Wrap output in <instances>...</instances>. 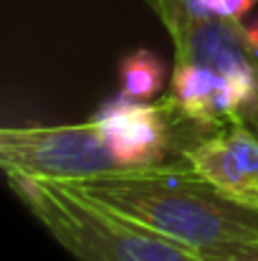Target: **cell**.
I'll return each instance as SVG.
<instances>
[{
  "mask_svg": "<svg viewBox=\"0 0 258 261\" xmlns=\"http://www.w3.org/2000/svg\"><path fill=\"white\" fill-rule=\"evenodd\" d=\"M61 185L195 251L258 241V208L223 195L185 160Z\"/></svg>",
  "mask_w": 258,
  "mask_h": 261,
  "instance_id": "cell-1",
  "label": "cell"
},
{
  "mask_svg": "<svg viewBox=\"0 0 258 261\" xmlns=\"http://www.w3.org/2000/svg\"><path fill=\"white\" fill-rule=\"evenodd\" d=\"M20 203L76 261H203V254L51 180L5 175Z\"/></svg>",
  "mask_w": 258,
  "mask_h": 261,
  "instance_id": "cell-2",
  "label": "cell"
},
{
  "mask_svg": "<svg viewBox=\"0 0 258 261\" xmlns=\"http://www.w3.org/2000/svg\"><path fill=\"white\" fill-rule=\"evenodd\" d=\"M0 165L5 175L51 182L124 173L94 117L84 124H28L0 129Z\"/></svg>",
  "mask_w": 258,
  "mask_h": 261,
  "instance_id": "cell-3",
  "label": "cell"
},
{
  "mask_svg": "<svg viewBox=\"0 0 258 261\" xmlns=\"http://www.w3.org/2000/svg\"><path fill=\"white\" fill-rule=\"evenodd\" d=\"M94 119L122 170H142L167 165L175 150V137L185 119L165 96L157 104L119 96L104 104Z\"/></svg>",
  "mask_w": 258,
  "mask_h": 261,
  "instance_id": "cell-4",
  "label": "cell"
},
{
  "mask_svg": "<svg viewBox=\"0 0 258 261\" xmlns=\"http://www.w3.org/2000/svg\"><path fill=\"white\" fill-rule=\"evenodd\" d=\"M182 160L223 195L258 208V135L246 122L197 137Z\"/></svg>",
  "mask_w": 258,
  "mask_h": 261,
  "instance_id": "cell-5",
  "label": "cell"
},
{
  "mask_svg": "<svg viewBox=\"0 0 258 261\" xmlns=\"http://www.w3.org/2000/svg\"><path fill=\"white\" fill-rule=\"evenodd\" d=\"M167 69L162 59L147 48H137L119 64V91L134 101H150L165 89Z\"/></svg>",
  "mask_w": 258,
  "mask_h": 261,
  "instance_id": "cell-6",
  "label": "cell"
},
{
  "mask_svg": "<svg viewBox=\"0 0 258 261\" xmlns=\"http://www.w3.org/2000/svg\"><path fill=\"white\" fill-rule=\"evenodd\" d=\"M203 261H258V241L251 244H228L218 249L200 251Z\"/></svg>",
  "mask_w": 258,
  "mask_h": 261,
  "instance_id": "cell-7",
  "label": "cell"
},
{
  "mask_svg": "<svg viewBox=\"0 0 258 261\" xmlns=\"http://www.w3.org/2000/svg\"><path fill=\"white\" fill-rule=\"evenodd\" d=\"M243 122H246V124L258 135V96L251 101V107L243 112Z\"/></svg>",
  "mask_w": 258,
  "mask_h": 261,
  "instance_id": "cell-8",
  "label": "cell"
}]
</instances>
